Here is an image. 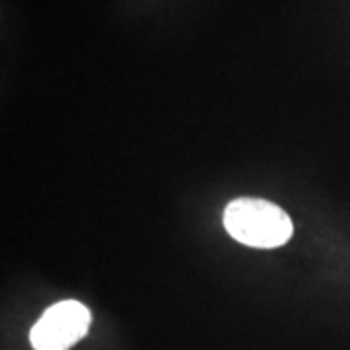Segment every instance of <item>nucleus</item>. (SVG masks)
I'll list each match as a JSON object with an SVG mask.
<instances>
[{
  "label": "nucleus",
  "instance_id": "f03ea898",
  "mask_svg": "<svg viewBox=\"0 0 350 350\" xmlns=\"http://www.w3.org/2000/svg\"><path fill=\"white\" fill-rule=\"evenodd\" d=\"M92 313L84 304L63 300L51 306L29 333L36 350H68L88 335Z\"/></svg>",
  "mask_w": 350,
  "mask_h": 350
},
{
  "label": "nucleus",
  "instance_id": "f257e3e1",
  "mask_svg": "<svg viewBox=\"0 0 350 350\" xmlns=\"http://www.w3.org/2000/svg\"><path fill=\"white\" fill-rule=\"evenodd\" d=\"M224 228L232 238L257 250H275L290 241L292 220L278 204L243 197L232 200L224 211Z\"/></svg>",
  "mask_w": 350,
  "mask_h": 350
}]
</instances>
